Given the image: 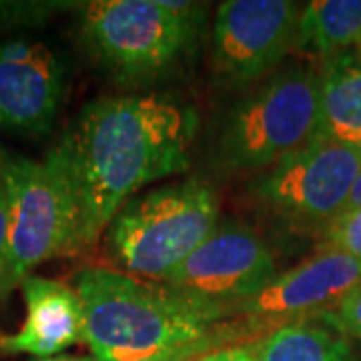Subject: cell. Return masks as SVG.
<instances>
[{"label": "cell", "instance_id": "1", "mask_svg": "<svg viewBox=\"0 0 361 361\" xmlns=\"http://www.w3.org/2000/svg\"><path fill=\"white\" fill-rule=\"evenodd\" d=\"M197 118L161 94H118L85 104L56 147L78 213V249L106 231L116 211L149 183L189 167Z\"/></svg>", "mask_w": 361, "mask_h": 361}, {"label": "cell", "instance_id": "2", "mask_svg": "<svg viewBox=\"0 0 361 361\" xmlns=\"http://www.w3.org/2000/svg\"><path fill=\"white\" fill-rule=\"evenodd\" d=\"M75 289L82 303V343L94 361L149 360L203 339L223 322L209 303L111 267L82 269Z\"/></svg>", "mask_w": 361, "mask_h": 361}, {"label": "cell", "instance_id": "3", "mask_svg": "<svg viewBox=\"0 0 361 361\" xmlns=\"http://www.w3.org/2000/svg\"><path fill=\"white\" fill-rule=\"evenodd\" d=\"M203 4L159 0H94L80 14L90 59L121 82H151L193 49Z\"/></svg>", "mask_w": 361, "mask_h": 361}, {"label": "cell", "instance_id": "4", "mask_svg": "<svg viewBox=\"0 0 361 361\" xmlns=\"http://www.w3.org/2000/svg\"><path fill=\"white\" fill-rule=\"evenodd\" d=\"M217 225V195L191 177L127 201L106 227V249L123 273L163 283Z\"/></svg>", "mask_w": 361, "mask_h": 361}, {"label": "cell", "instance_id": "5", "mask_svg": "<svg viewBox=\"0 0 361 361\" xmlns=\"http://www.w3.org/2000/svg\"><path fill=\"white\" fill-rule=\"evenodd\" d=\"M319 130V71L289 66L247 92L221 121L215 157L227 171H267Z\"/></svg>", "mask_w": 361, "mask_h": 361}, {"label": "cell", "instance_id": "6", "mask_svg": "<svg viewBox=\"0 0 361 361\" xmlns=\"http://www.w3.org/2000/svg\"><path fill=\"white\" fill-rule=\"evenodd\" d=\"M8 191V245L4 301L40 263L78 253V213L71 180L56 151L32 161L2 149Z\"/></svg>", "mask_w": 361, "mask_h": 361}, {"label": "cell", "instance_id": "7", "mask_svg": "<svg viewBox=\"0 0 361 361\" xmlns=\"http://www.w3.org/2000/svg\"><path fill=\"white\" fill-rule=\"evenodd\" d=\"M360 173V149L315 139L259 173L251 193L285 227L323 233L345 211Z\"/></svg>", "mask_w": 361, "mask_h": 361}, {"label": "cell", "instance_id": "8", "mask_svg": "<svg viewBox=\"0 0 361 361\" xmlns=\"http://www.w3.org/2000/svg\"><path fill=\"white\" fill-rule=\"evenodd\" d=\"M277 275V261L265 239L245 223L225 221L161 285L221 313L257 295Z\"/></svg>", "mask_w": 361, "mask_h": 361}, {"label": "cell", "instance_id": "9", "mask_svg": "<svg viewBox=\"0 0 361 361\" xmlns=\"http://www.w3.org/2000/svg\"><path fill=\"white\" fill-rule=\"evenodd\" d=\"M301 4L289 0H227L219 4L211 63L219 82L243 87L273 73L295 51Z\"/></svg>", "mask_w": 361, "mask_h": 361}, {"label": "cell", "instance_id": "10", "mask_svg": "<svg viewBox=\"0 0 361 361\" xmlns=\"http://www.w3.org/2000/svg\"><path fill=\"white\" fill-rule=\"evenodd\" d=\"M360 283V263L323 245L297 267L279 273L257 295L227 305L221 317L223 322L247 319L277 329L289 322L329 313Z\"/></svg>", "mask_w": 361, "mask_h": 361}, {"label": "cell", "instance_id": "11", "mask_svg": "<svg viewBox=\"0 0 361 361\" xmlns=\"http://www.w3.org/2000/svg\"><path fill=\"white\" fill-rule=\"evenodd\" d=\"M65 63L35 40L0 42V133H49L65 92Z\"/></svg>", "mask_w": 361, "mask_h": 361}, {"label": "cell", "instance_id": "12", "mask_svg": "<svg viewBox=\"0 0 361 361\" xmlns=\"http://www.w3.org/2000/svg\"><path fill=\"white\" fill-rule=\"evenodd\" d=\"M26 317L14 336H0V351L51 357L82 341V303L75 287L28 275L20 283Z\"/></svg>", "mask_w": 361, "mask_h": 361}, {"label": "cell", "instance_id": "13", "mask_svg": "<svg viewBox=\"0 0 361 361\" xmlns=\"http://www.w3.org/2000/svg\"><path fill=\"white\" fill-rule=\"evenodd\" d=\"M317 139L361 151V52L323 61Z\"/></svg>", "mask_w": 361, "mask_h": 361}, {"label": "cell", "instance_id": "14", "mask_svg": "<svg viewBox=\"0 0 361 361\" xmlns=\"http://www.w3.org/2000/svg\"><path fill=\"white\" fill-rule=\"evenodd\" d=\"M361 47V0H315L301 8L295 52L323 61Z\"/></svg>", "mask_w": 361, "mask_h": 361}, {"label": "cell", "instance_id": "15", "mask_svg": "<svg viewBox=\"0 0 361 361\" xmlns=\"http://www.w3.org/2000/svg\"><path fill=\"white\" fill-rule=\"evenodd\" d=\"M259 361H357L327 313L279 325L259 339Z\"/></svg>", "mask_w": 361, "mask_h": 361}, {"label": "cell", "instance_id": "16", "mask_svg": "<svg viewBox=\"0 0 361 361\" xmlns=\"http://www.w3.org/2000/svg\"><path fill=\"white\" fill-rule=\"evenodd\" d=\"M255 336L265 337V331H261L257 323L247 322V319H233V322L223 323V327L217 325L209 336L195 341V343L169 349V351H163L155 357H149V360L142 361H191L195 357H199V355H203V353L213 351V349H219L221 345H233L235 341L237 343L257 341Z\"/></svg>", "mask_w": 361, "mask_h": 361}, {"label": "cell", "instance_id": "17", "mask_svg": "<svg viewBox=\"0 0 361 361\" xmlns=\"http://www.w3.org/2000/svg\"><path fill=\"white\" fill-rule=\"evenodd\" d=\"M323 245L334 247L361 265V207L343 211L327 225L323 231Z\"/></svg>", "mask_w": 361, "mask_h": 361}, {"label": "cell", "instance_id": "18", "mask_svg": "<svg viewBox=\"0 0 361 361\" xmlns=\"http://www.w3.org/2000/svg\"><path fill=\"white\" fill-rule=\"evenodd\" d=\"M327 315L341 334L361 339V283L355 285Z\"/></svg>", "mask_w": 361, "mask_h": 361}, {"label": "cell", "instance_id": "19", "mask_svg": "<svg viewBox=\"0 0 361 361\" xmlns=\"http://www.w3.org/2000/svg\"><path fill=\"white\" fill-rule=\"evenodd\" d=\"M6 245H8V191H6L2 149H0V303H4L2 283H4V269H6Z\"/></svg>", "mask_w": 361, "mask_h": 361}, {"label": "cell", "instance_id": "20", "mask_svg": "<svg viewBox=\"0 0 361 361\" xmlns=\"http://www.w3.org/2000/svg\"><path fill=\"white\" fill-rule=\"evenodd\" d=\"M263 339V337H261ZM191 361H259V339L231 348H219L203 353Z\"/></svg>", "mask_w": 361, "mask_h": 361}, {"label": "cell", "instance_id": "21", "mask_svg": "<svg viewBox=\"0 0 361 361\" xmlns=\"http://www.w3.org/2000/svg\"><path fill=\"white\" fill-rule=\"evenodd\" d=\"M361 207V173L357 180H355V185H353V191H351V197H349V203L345 207V211L348 209H360Z\"/></svg>", "mask_w": 361, "mask_h": 361}, {"label": "cell", "instance_id": "22", "mask_svg": "<svg viewBox=\"0 0 361 361\" xmlns=\"http://www.w3.org/2000/svg\"><path fill=\"white\" fill-rule=\"evenodd\" d=\"M39 361H94L90 357H47V360H39Z\"/></svg>", "mask_w": 361, "mask_h": 361}, {"label": "cell", "instance_id": "23", "mask_svg": "<svg viewBox=\"0 0 361 361\" xmlns=\"http://www.w3.org/2000/svg\"><path fill=\"white\" fill-rule=\"evenodd\" d=\"M357 51H360V52H361V47H360V49H357Z\"/></svg>", "mask_w": 361, "mask_h": 361}]
</instances>
